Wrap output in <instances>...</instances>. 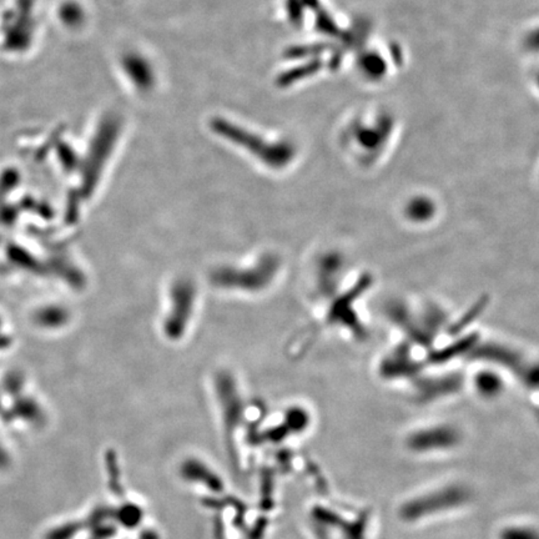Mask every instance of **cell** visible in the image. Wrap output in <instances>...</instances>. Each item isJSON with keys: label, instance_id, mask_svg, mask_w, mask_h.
Wrapping results in <instances>:
<instances>
[{"label": "cell", "instance_id": "obj_1", "mask_svg": "<svg viewBox=\"0 0 539 539\" xmlns=\"http://www.w3.org/2000/svg\"><path fill=\"white\" fill-rule=\"evenodd\" d=\"M470 494L459 486L443 487L438 491L429 492L421 497L408 501L402 507L401 514L406 520H421L427 517L442 514L444 512L452 511L468 501Z\"/></svg>", "mask_w": 539, "mask_h": 539}, {"label": "cell", "instance_id": "obj_4", "mask_svg": "<svg viewBox=\"0 0 539 539\" xmlns=\"http://www.w3.org/2000/svg\"><path fill=\"white\" fill-rule=\"evenodd\" d=\"M499 539H538V533L528 525H510L499 533Z\"/></svg>", "mask_w": 539, "mask_h": 539}, {"label": "cell", "instance_id": "obj_2", "mask_svg": "<svg viewBox=\"0 0 539 539\" xmlns=\"http://www.w3.org/2000/svg\"><path fill=\"white\" fill-rule=\"evenodd\" d=\"M461 441L459 431L452 426H433L408 435V448L416 453H433L455 448Z\"/></svg>", "mask_w": 539, "mask_h": 539}, {"label": "cell", "instance_id": "obj_5", "mask_svg": "<svg viewBox=\"0 0 539 539\" xmlns=\"http://www.w3.org/2000/svg\"><path fill=\"white\" fill-rule=\"evenodd\" d=\"M3 461H4V459H3V451L0 449V464H3Z\"/></svg>", "mask_w": 539, "mask_h": 539}, {"label": "cell", "instance_id": "obj_3", "mask_svg": "<svg viewBox=\"0 0 539 539\" xmlns=\"http://www.w3.org/2000/svg\"><path fill=\"white\" fill-rule=\"evenodd\" d=\"M477 390L486 397H493L501 392L502 382L492 374H479L476 380Z\"/></svg>", "mask_w": 539, "mask_h": 539}]
</instances>
